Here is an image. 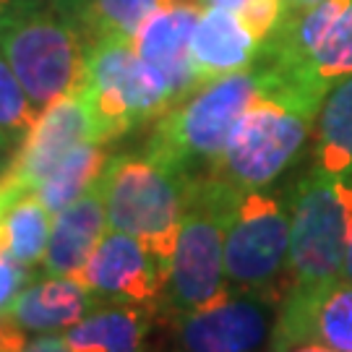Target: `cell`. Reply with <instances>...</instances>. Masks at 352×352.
Masks as SVG:
<instances>
[{
    "mask_svg": "<svg viewBox=\"0 0 352 352\" xmlns=\"http://www.w3.org/2000/svg\"><path fill=\"white\" fill-rule=\"evenodd\" d=\"M11 162H13V160H8V157H0V180H3V177H6V173L11 170Z\"/></svg>",
    "mask_w": 352,
    "mask_h": 352,
    "instance_id": "obj_34",
    "label": "cell"
},
{
    "mask_svg": "<svg viewBox=\"0 0 352 352\" xmlns=\"http://www.w3.org/2000/svg\"><path fill=\"white\" fill-rule=\"evenodd\" d=\"M206 6H219V8H230V11H240L248 0H204Z\"/></svg>",
    "mask_w": 352,
    "mask_h": 352,
    "instance_id": "obj_31",
    "label": "cell"
},
{
    "mask_svg": "<svg viewBox=\"0 0 352 352\" xmlns=\"http://www.w3.org/2000/svg\"><path fill=\"white\" fill-rule=\"evenodd\" d=\"M272 352H337V350H331L327 344H318V342H289V344L272 347Z\"/></svg>",
    "mask_w": 352,
    "mask_h": 352,
    "instance_id": "obj_30",
    "label": "cell"
},
{
    "mask_svg": "<svg viewBox=\"0 0 352 352\" xmlns=\"http://www.w3.org/2000/svg\"><path fill=\"white\" fill-rule=\"evenodd\" d=\"M37 115V107L32 104L19 76L13 74V68L0 52V131L16 144H21L34 126Z\"/></svg>",
    "mask_w": 352,
    "mask_h": 352,
    "instance_id": "obj_23",
    "label": "cell"
},
{
    "mask_svg": "<svg viewBox=\"0 0 352 352\" xmlns=\"http://www.w3.org/2000/svg\"><path fill=\"white\" fill-rule=\"evenodd\" d=\"M50 232V209L32 190L0 212V256L32 269L45 258Z\"/></svg>",
    "mask_w": 352,
    "mask_h": 352,
    "instance_id": "obj_19",
    "label": "cell"
},
{
    "mask_svg": "<svg viewBox=\"0 0 352 352\" xmlns=\"http://www.w3.org/2000/svg\"><path fill=\"white\" fill-rule=\"evenodd\" d=\"M225 277L232 292L274 302L289 292V204L269 188L243 190L230 212Z\"/></svg>",
    "mask_w": 352,
    "mask_h": 352,
    "instance_id": "obj_7",
    "label": "cell"
},
{
    "mask_svg": "<svg viewBox=\"0 0 352 352\" xmlns=\"http://www.w3.org/2000/svg\"><path fill=\"white\" fill-rule=\"evenodd\" d=\"M74 3H76V0H52V6H55V8H60L63 13H71Z\"/></svg>",
    "mask_w": 352,
    "mask_h": 352,
    "instance_id": "obj_33",
    "label": "cell"
},
{
    "mask_svg": "<svg viewBox=\"0 0 352 352\" xmlns=\"http://www.w3.org/2000/svg\"><path fill=\"white\" fill-rule=\"evenodd\" d=\"M32 285V272L29 266H21L0 256V316L11 308V302L19 298V292Z\"/></svg>",
    "mask_w": 352,
    "mask_h": 352,
    "instance_id": "obj_25",
    "label": "cell"
},
{
    "mask_svg": "<svg viewBox=\"0 0 352 352\" xmlns=\"http://www.w3.org/2000/svg\"><path fill=\"white\" fill-rule=\"evenodd\" d=\"M289 342H318L337 352H352V282L337 279L289 289L279 302L272 347Z\"/></svg>",
    "mask_w": 352,
    "mask_h": 352,
    "instance_id": "obj_13",
    "label": "cell"
},
{
    "mask_svg": "<svg viewBox=\"0 0 352 352\" xmlns=\"http://www.w3.org/2000/svg\"><path fill=\"white\" fill-rule=\"evenodd\" d=\"M344 188L350 190V217H347V248H344V266H342V279L352 282V180H342Z\"/></svg>",
    "mask_w": 352,
    "mask_h": 352,
    "instance_id": "obj_28",
    "label": "cell"
},
{
    "mask_svg": "<svg viewBox=\"0 0 352 352\" xmlns=\"http://www.w3.org/2000/svg\"><path fill=\"white\" fill-rule=\"evenodd\" d=\"M238 13L256 39L266 45L287 16V0H248Z\"/></svg>",
    "mask_w": 352,
    "mask_h": 352,
    "instance_id": "obj_24",
    "label": "cell"
},
{
    "mask_svg": "<svg viewBox=\"0 0 352 352\" xmlns=\"http://www.w3.org/2000/svg\"><path fill=\"white\" fill-rule=\"evenodd\" d=\"M97 305L100 300L78 279L47 277L26 285L3 316L26 334H58L78 324Z\"/></svg>",
    "mask_w": 352,
    "mask_h": 352,
    "instance_id": "obj_16",
    "label": "cell"
},
{
    "mask_svg": "<svg viewBox=\"0 0 352 352\" xmlns=\"http://www.w3.org/2000/svg\"><path fill=\"white\" fill-rule=\"evenodd\" d=\"M261 42L256 39L238 11L209 6L190 39V63L199 84L219 76L253 68Z\"/></svg>",
    "mask_w": 352,
    "mask_h": 352,
    "instance_id": "obj_14",
    "label": "cell"
},
{
    "mask_svg": "<svg viewBox=\"0 0 352 352\" xmlns=\"http://www.w3.org/2000/svg\"><path fill=\"white\" fill-rule=\"evenodd\" d=\"M81 94L94 120L97 144H107L175 107L162 76L141 60L133 39L123 37H102L89 45Z\"/></svg>",
    "mask_w": 352,
    "mask_h": 352,
    "instance_id": "obj_6",
    "label": "cell"
},
{
    "mask_svg": "<svg viewBox=\"0 0 352 352\" xmlns=\"http://www.w3.org/2000/svg\"><path fill=\"white\" fill-rule=\"evenodd\" d=\"M87 141H94V120L89 113L84 94H68L60 97L45 110H39L32 131L19 144L13 154L8 175L19 180L24 188L37 190L45 177L60 164L65 154Z\"/></svg>",
    "mask_w": 352,
    "mask_h": 352,
    "instance_id": "obj_11",
    "label": "cell"
},
{
    "mask_svg": "<svg viewBox=\"0 0 352 352\" xmlns=\"http://www.w3.org/2000/svg\"><path fill=\"white\" fill-rule=\"evenodd\" d=\"M261 89L253 104L240 115L227 146L206 170L238 190L269 188L300 157L311 136L324 89L302 78L256 65Z\"/></svg>",
    "mask_w": 352,
    "mask_h": 352,
    "instance_id": "obj_1",
    "label": "cell"
},
{
    "mask_svg": "<svg viewBox=\"0 0 352 352\" xmlns=\"http://www.w3.org/2000/svg\"><path fill=\"white\" fill-rule=\"evenodd\" d=\"M314 164L340 180H352V76L329 87L314 123Z\"/></svg>",
    "mask_w": 352,
    "mask_h": 352,
    "instance_id": "obj_18",
    "label": "cell"
},
{
    "mask_svg": "<svg viewBox=\"0 0 352 352\" xmlns=\"http://www.w3.org/2000/svg\"><path fill=\"white\" fill-rule=\"evenodd\" d=\"M154 316L157 308L144 302H102L63 337L71 352H146Z\"/></svg>",
    "mask_w": 352,
    "mask_h": 352,
    "instance_id": "obj_17",
    "label": "cell"
},
{
    "mask_svg": "<svg viewBox=\"0 0 352 352\" xmlns=\"http://www.w3.org/2000/svg\"><path fill=\"white\" fill-rule=\"evenodd\" d=\"M39 3H45V0H0V24H6L16 13L26 11V8H34Z\"/></svg>",
    "mask_w": 352,
    "mask_h": 352,
    "instance_id": "obj_29",
    "label": "cell"
},
{
    "mask_svg": "<svg viewBox=\"0 0 352 352\" xmlns=\"http://www.w3.org/2000/svg\"><path fill=\"white\" fill-rule=\"evenodd\" d=\"M302 71L327 89L344 76H352V0L308 58V63L302 65Z\"/></svg>",
    "mask_w": 352,
    "mask_h": 352,
    "instance_id": "obj_22",
    "label": "cell"
},
{
    "mask_svg": "<svg viewBox=\"0 0 352 352\" xmlns=\"http://www.w3.org/2000/svg\"><path fill=\"white\" fill-rule=\"evenodd\" d=\"M78 282L100 302H144L157 308L164 264L133 235L110 230L91 251Z\"/></svg>",
    "mask_w": 352,
    "mask_h": 352,
    "instance_id": "obj_10",
    "label": "cell"
},
{
    "mask_svg": "<svg viewBox=\"0 0 352 352\" xmlns=\"http://www.w3.org/2000/svg\"><path fill=\"white\" fill-rule=\"evenodd\" d=\"M258 89L261 78L256 65L206 81L157 118L146 151L190 173L199 164L209 170L227 146L240 115L258 97Z\"/></svg>",
    "mask_w": 352,
    "mask_h": 352,
    "instance_id": "obj_5",
    "label": "cell"
},
{
    "mask_svg": "<svg viewBox=\"0 0 352 352\" xmlns=\"http://www.w3.org/2000/svg\"><path fill=\"white\" fill-rule=\"evenodd\" d=\"M204 11V0H160V8L144 21L133 39L139 58L162 76L175 104L201 87L190 63V39Z\"/></svg>",
    "mask_w": 352,
    "mask_h": 352,
    "instance_id": "obj_12",
    "label": "cell"
},
{
    "mask_svg": "<svg viewBox=\"0 0 352 352\" xmlns=\"http://www.w3.org/2000/svg\"><path fill=\"white\" fill-rule=\"evenodd\" d=\"M13 146H19V144L13 139H8V136L0 131V151H8V149H13Z\"/></svg>",
    "mask_w": 352,
    "mask_h": 352,
    "instance_id": "obj_32",
    "label": "cell"
},
{
    "mask_svg": "<svg viewBox=\"0 0 352 352\" xmlns=\"http://www.w3.org/2000/svg\"><path fill=\"white\" fill-rule=\"evenodd\" d=\"M347 217L350 190L314 164L289 193V289L342 279Z\"/></svg>",
    "mask_w": 352,
    "mask_h": 352,
    "instance_id": "obj_8",
    "label": "cell"
},
{
    "mask_svg": "<svg viewBox=\"0 0 352 352\" xmlns=\"http://www.w3.org/2000/svg\"><path fill=\"white\" fill-rule=\"evenodd\" d=\"M0 52L37 113L87 87L89 39L71 16L52 6V0L0 24Z\"/></svg>",
    "mask_w": 352,
    "mask_h": 352,
    "instance_id": "obj_4",
    "label": "cell"
},
{
    "mask_svg": "<svg viewBox=\"0 0 352 352\" xmlns=\"http://www.w3.org/2000/svg\"><path fill=\"white\" fill-rule=\"evenodd\" d=\"M21 352H71L63 334H39Z\"/></svg>",
    "mask_w": 352,
    "mask_h": 352,
    "instance_id": "obj_27",
    "label": "cell"
},
{
    "mask_svg": "<svg viewBox=\"0 0 352 352\" xmlns=\"http://www.w3.org/2000/svg\"><path fill=\"white\" fill-rule=\"evenodd\" d=\"M240 193L243 190L206 173L196 175L175 251L167 261L157 314L175 321L222 300L230 292L225 277V227Z\"/></svg>",
    "mask_w": 352,
    "mask_h": 352,
    "instance_id": "obj_2",
    "label": "cell"
},
{
    "mask_svg": "<svg viewBox=\"0 0 352 352\" xmlns=\"http://www.w3.org/2000/svg\"><path fill=\"white\" fill-rule=\"evenodd\" d=\"M104 227H107V209H104L102 186L97 180L84 196H78L71 206L55 214L50 243L42 258L45 274L78 279L91 251L104 235Z\"/></svg>",
    "mask_w": 352,
    "mask_h": 352,
    "instance_id": "obj_15",
    "label": "cell"
},
{
    "mask_svg": "<svg viewBox=\"0 0 352 352\" xmlns=\"http://www.w3.org/2000/svg\"><path fill=\"white\" fill-rule=\"evenodd\" d=\"M102 146L104 144H94V141L76 146L60 160V164L52 170L50 177L42 180L37 196L50 209V214H60L65 206H71L78 196H84L100 180V175L110 162L107 151Z\"/></svg>",
    "mask_w": 352,
    "mask_h": 352,
    "instance_id": "obj_20",
    "label": "cell"
},
{
    "mask_svg": "<svg viewBox=\"0 0 352 352\" xmlns=\"http://www.w3.org/2000/svg\"><path fill=\"white\" fill-rule=\"evenodd\" d=\"M193 183L196 173L149 151L113 157L100 175L107 225L141 240L167 272Z\"/></svg>",
    "mask_w": 352,
    "mask_h": 352,
    "instance_id": "obj_3",
    "label": "cell"
},
{
    "mask_svg": "<svg viewBox=\"0 0 352 352\" xmlns=\"http://www.w3.org/2000/svg\"><path fill=\"white\" fill-rule=\"evenodd\" d=\"M279 302L253 292H227L222 300L173 321V352H261L272 344Z\"/></svg>",
    "mask_w": 352,
    "mask_h": 352,
    "instance_id": "obj_9",
    "label": "cell"
},
{
    "mask_svg": "<svg viewBox=\"0 0 352 352\" xmlns=\"http://www.w3.org/2000/svg\"><path fill=\"white\" fill-rule=\"evenodd\" d=\"M29 344V334L11 318L0 316V352H21Z\"/></svg>",
    "mask_w": 352,
    "mask_h": 352,
    "instance_id": "obj_26",
    "label": "cell"
},
{
    "mask_svg": "<svg viewBox=\"0 0 352 352\" xmlns=\"http://www.w3.org/2000/svg\"><path fill=\"white\" fill-rule=\"evenodd\" d=\"M157 8L160 0H81L71 19L84 29L91 45L102 37L136 39L144 21Z\"/></svg>",
    "mask_w": 352,
    "mask_h": 352,
    "instance_id": "obj_21",
    "label": "cell"
}]
</instances>
